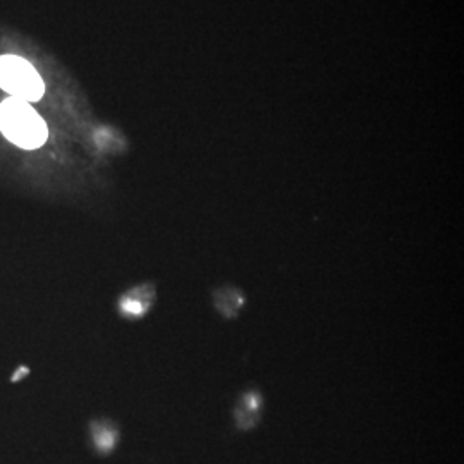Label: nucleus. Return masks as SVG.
<instances>
[{
	"label": "nucleus",
	"mask_w": 464,
	"mask_h": 464,
	"mask_svg": "<svg viewBox=\"0 0 464 464\" xmlns=\"http://www.w3.org/2000/svg\"><path fill=\"white\" fill-rule=\"evenodd\" d=\"M262 410H264V398L258 391L249 389L246 391L236 404L234 410V418H236V425L241 430H249L253 429L260 416H262Z\"/></svg>",
	"instance_id": "3"
},
{
	"label": "nucleus",
	"mask_w": 464,
	"mask_h": 464,
	"mask_svg": "<svg viewBox=\"0 0 464 464\" xmlns=\"http://www.w3.org/2000/svg\"><path fill=\"white\" fill-rule=\"evenodd\" d=\"M0 131L19 149H40L49 136L45 121L30 102L9 97L0 103Z\"/></svg>",
	"instance_id": "1"
},
{
	"label": "nucleus",
	"mask_w": 464,
	"mask_h": 464,
	"mask_svg": "<svg viewBox=\"0 0 464 464\" xmlns=\"http://www.w3.org/2000/svg\"><path fill=\"white\" fill-rule=\"evenodd\" d=\"M246 304V296L241 289L232 287V285H226L220 287L214 293V306L217 312L224 318L232 320L241 314V310Z\"/></svg>",
	"instance_id": "4"
},
{
	"label": "nucleus",
	"mask_w": 464,
	"mask_h": 464,
	"mask_svg": "<svg viewBox=\"0 0 464 464\" xmlns=\"http://www.w3.org/2000/svg\"><path fill=\"white\" fill-rule=\"evenodd\" d=\"M0 88L24 102H38L45 93L38 71L26 59L13 53L0 57Z\"/></svg>",
	"instance_id": "2"
},
{
	"label": "nucleus",
	"mask_w": 464,
	"mask_h": 464,
	"mask_svg": "<svg viewBox=\"0 0 464 464\" xmlns=\"http://www.w3.org/2000/svg\"><path fill=\"white\" fill-rule=\"evenodd\" d=\"M153 287H140L134 289L133 295H126L121 301V312L126 316H141L151 304L153 301Z\"/></svg>",
	"instance_id": "5"
}]
</instances>
